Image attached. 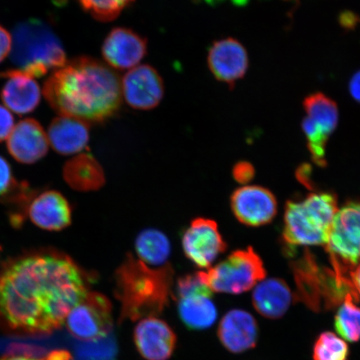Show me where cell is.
<instances>
[{
	"mask_svg": "<svg viewBox=\"0 0 360 360\" xmlns=\"http://www.w3.org/2000/svg\"><path fill=\"white\" fill-rule=\"evenodd\" d=\"M88 292L86 276L67 255H28L0 274V319L12 330L47 334L64 325Z\"/></svg>",
	"mask_w": 360,
	"mask_h": 360,
	"instance_id": "obj_1",
	"label": "cell"
},
{
	"mask_svg": "<svg viewBox=\"0 0 360 360\" xmlns=\"http://www.w3.org/2000/svg\"><path fill=\"white\" fill-rule=\"evenodd\" d=\"M43 94L58 114L89 124L112 118L123 101L119 76L89 57L76 58L55 70L45 81Z\"/></svg>",
	"mask_w": 360,
	"mask_h": 360,
	"instance_id": "obj_2",
	"label": "cell"
},
{
	"mask_svg": "<svg viewBox=\"0 0 360 360\" xmlns=\"http://www.w3.org/2000/svg\"><path fill=\"white\" fill-rule=\"evenodd\" d=\"M173 274L170 266L151 268L129 255L115 274L124 316L135 321L160 313L168 303Z\"/></svg>",
	"mask_w": 360,
	"mask_h": 360,
	"instance_id": "obj_3",
	"label": "cell"
},
{
	"mask_svg": "<svg viewBox=\"0 0 360 360\" xmlns=\"http://www.w3.org/2000/svg\"><path fill=\"white\" fill-rule=\"evenodd\" d=\"M13 64L32 78H39L66 63V53L51 26L39 20L20 22L13 31Z\"/></svg>",
	"mask_w": 360,
	"mask_h": 360,
	"instance_id": "obj_4",
	"label": "cell"
},
{
	"mask_svg": "<svg viewBox=\"0 0 360 360\" xmlns=\"http://www.w3.org/2000/svg\"><path fill=\"white\" fill-rule=\"evenodd\" d=\"M338 211L334 193H310L305 199L288 201L283 238L290 246L325 245Z\"/></svg>",
	"mask_w": 360,
	"mask_h": 360,
	"instance_id": "obj_5",
	"label": "cell"
},
{
	"mask_svg": "<svg viewBox=\"0 0 360 360\" xmlns=\"http://www.w3.org/2000/svg\"><path fill=\"white\" fill-rule=\"evenodd\" d=\"M326 247L336 276L349 278L360 262V202H348L338 210Z\"/></svg>",
	"mask_w": 360,
	"mask_h": 360,
	"instance_id": "obj_6",
	"label": "cell"
},
{
	"mask_svg": "<svg viewBox=\"0 0 360 360\" xmlns=\"http://www.w3.org/2000/svg\"><path fill=\"white\" fill-rule=\"evenodd\" d=\"M200 274L213 292L240 295L264 281L266 271L259 256L250 247L233 252L222 262Z\"/></svg>",
	"mask_w": 360,
	"mask_h": 360,
	"instance_id": "obj_7",
	"label": "cell"
},
{
	"mask_svg": "<svg viewBox=\"0 0 360 360\" xmlns=\"http://www.w3.org/2000/svg\"><path fill=\"white\" fill-rule=\"evenodd\" d=\"M65 322L68 330L76 339L98 340L111 330L112 305L105 295L89 292L68 314Z\"/></svg>",
	"mask_w": 360,
	"mask_h": 360,
	"instance_id": "obj_8",
	"label": "cell"
},
{
	"mask_svg": "<svg viewBox=\"0 0 360 360\" xmlns=\"http://www.w3.org/2000/svg\"><path fill=\"white\" fill-rule=\"evenodd\" d=\"M182 245L186 257L197 267L210 268L220 254L226 250V244L214 220L199 218L192 221L184 232Z\"/></svg>",
	"mask_w": 360,
	"mask_h": 360,
	"instance_id": "obj_9",
	"label": "cell"
},
{
	"mask_svg": "<svg viewBox=\"0 0 360 360\" xmlns=\"http://www.w3.org/2000/svg\"><path fill=\"white\" fill-rule=\"evenodd\" d=\"M125 101L134 109L148 110L159 105L165 93L163 79L154 68L138 65L129 70L121 80Z\"/></svg>",
	"mask_w": 360,
	"mask_h": 360,
	"instance_id": "obj_10",
	"label": "cell"
},
{
	"mask_svg": "<svg viewBox=\"0 0 360 360\" xmlns=\"http://www.w3.org/2000/svg\"><path fill=\"white\" fill-rule=\"evenodd\" d=\"M277 207L273 193L260 186L238 188L231 196L233 214L248 226H262L271 222L277 214Z\"/></svg>",
	"mask_w": 360,
	"mask_h": 360,
	"instance_id": "obj_11",
	"label": "cell"
},
{
	"mask_svg": "<svg viewBox=\"0 0 360 360\" xmlns=\"http://www.w3.org/2000/svg\"><path fill=\"white\" fill-rule=\"evenodd\" d=\"M208 65L216 79L233 89L245 77L249 69V56L244 45L237 39H220L210 49Z\"/></svg>",
	"mask_w": 360,
	"mask_h": 360,
	"instance_id": "obj_12",
	"label": "cell"
},
{
	"mask_svg": "<svg viewBox=\"0 0 360 360\" xmlns=\"http://www.w3.org/2000/svg\"><path fill=\"white\" fill-rule=\"evenodd\" d=\"M135 346L146 360H168L174 352L177 336L167 323L155 316L143 318L134 328Z\"/></svg>",
	"mask_w": 360,
	"mask_h": 360,
	"instance_id": "obj_13",
	"label": "cell"
},
{
	"mask_svg": "<svg viewBox=\"0 0 360 360\" xmlns=\"http://www.w3.org/2000/svg\"><path fill=\"white\" fill-rule=\"evenodd\" d=\"M147 52L146 39L125 28H116L103 44L102 55L111 69L131 70L138 66Z\"/></svg>",
	"mask_w": 360,
	"mask_h": 360,
	"instance_id": "obj_14",
	"label": "cell"
},
{
	"mask_svg": "<svg viewBox=\"0 0 360 360\" xmlns=\"http://www.w3.org/2000/svg\"><path fill=\"white\" fill-rule=\"evenodd\" d=\"M49 146L47 134L34 119L21 120L8 138V153L22 164H34L41 160L46 155Z\"/></svg>",
	"mask_w": 360,
	"mask_h": 360,
	"instance_id": "obj_15",
	"label": "cell"
},
{
	"mask_svg": "<svg viewBox=\"0 0 360 360\" xmlns=\"http://www.w3.org/2000/svg\"><path fill=\"white\" fill-rule=\"evenodd\" d=\"M220 343L229 352L241 354L255 347L259 337L257 321L250 313L232 309L222 318L218 328Z\"/></svg>",
	"mask_w": 360,
	"mask_h": 360,
	"instance_id": "obj_16",
	"label": "cell"
},
{
	"mask_svg": "<svg viewBox=\"0 0 360 360\" xmlns=\"http://www.w3.org/2000/svg\"><path fill=\"white\" fill-rule=\"evenodd\" d=\"M7 79L1 90V98L8 109L18 115L30 114L38 107L41 100V89L34 78L20 70L0 73Z\"/></svg>",
	"mask_w": 360,
	"mask_h": 360,
	"instance_id": "obj_17",
	"label": "cell"
},
{
	"mask_svg": "<svg viewBox=\"0 0 360 360\" xmlns=\"http://www.w3.org/2000/svg\"><path fill=\"white\" fill-rule=\"evenodd\" d=\"M29 215L36 226L60 231L71 224V208L65 198L57 191L41 193L31 202Z\"/></svg>",
	"mask_w": 360,
	"mask_h": 360,
	"instance_id": "obj_18",
	"label": "cell"
},
{
	"mask_svg": "<svg viewBox=\"0 0 360 360\" xmlns=\"http://www.w3.org/2000/svg\"><path fill=\"white\" fill-rule=\"evenodd\" d=\"M89 124L72 117H57L48 129L49 145L58 154H78L87 146L89 139Z\"/></svg>",
	"mask_w": 360,
	"mask_h": 360,
	"instance_id": "obj_19",
	"label": "cell"
},
{
	"mask_svg": "<svg viewBox=\"0 0 360 360\" xmlns=\"http://www.w3.org/2000/svg\"><path fill=\"white\" fill-rule=\"evenodd\" d=\"M294 300L290 287L280 278H269L256 285L252 302L259 314L269 319H281Z\"/></svg>",
	"mask_w": 360,
	"mask_h": 360,
	"instance_id": "obj_20",
	"label": "cell"
},
{
	"mask_svg": "<svg viewBox=\"0 0 360 360\" xmlns=\"http://www.w3.org/2000/svg\"><path fill=\"white\" fill-rule=\"evenodd\" d=\"M213 295H195L178 299V313L188 330H204L214 325L218 317Z\"/></svg>",
	"mask_w": 360,
	"mask_h": 360,
	"instance_id": "obj_21",
	"label": "cell"
},
{
	"mask_svg": "<svg viewBox=\"0 0 360 360\" xmlns=\"http://www.w3.org/2000/svg\"><path fill=\"white\" fill-rule=\"evenodd\" d=\"M64 177L72 188L79 191H96L105 183L101 166L89 154L79 155L68 161Z\"/></svg>",
	"mask_w": 360,
	"mask_h": 360,
	"instance_id": "obj_22",
	"label": "cell"
},
{
	"mask_svg": "<svg viewBox=\"0 0 360 360\" xmlns=\"http://www.w3.org/2000/svg\"><path fill=\"white\" fill-rule=\"evenodd\" d=\"M309 119L325 136L330 138L339 123V109L337 103L326 94L318 92L309 94L303 102Z\"/></svg>",
	"mask_w": 360,
	"mask_h": 360,
	"instance_id": "obj_23",
	"label": "cell"
},
{
	"mask_svg": "<svg viewBox=\"0 0 360 360\" xmlns=\"http://www.w3.org/2000/svg\"><path fill=\"white\" fill-rule=\"evenodd\" d=\"M170 243L165 233L157 229H146L136 238L135 250L139 259L150 267L159 266L168 260L170 255Z\"/></svg>",
	"mask_w": 360,
	"mask_h": 360,
	"instance_id": "obj_24",
	"label": "cell"
},
{
	"mask_svg": "<svg viewBox=\"0 0 360 360\" xmlns=\"http://www.w3.org/2000/svg\"><path fill=\"white\" fill-rule=\"evenodd\" d=\"M359 297L349 292L340 305L335 317V330L349 342L360 340V307L356 304Z\"/></svg>",
	"mask_w": 360,
	"mask_h": 360,
	"instance_id": "obj_25",
	"label": "cell"
},
{
	"mask_svg": "<svg viewBox=\"0 0 360 360\" xmlns=\"http://www.w3.org/2000/svg\"><path fill=\"white\" fill-rule=\"evenodd\" d=\"M349 345L335 333H321L315 341L313 349L314 360H348Z\"/></svg>",
	"mask_w": 360,
	"mask_h": 360,
	"instance_id": "obj_26",
	"label": "cell"
},
{
	"mask_svg": "<svg viewBox=\"0 0 360 360\" xmlns=\"http://www.w3.org/2000/svg\"><path fill=\"white\" fill-rule=\"evenodd\" d=\"M84 10L101 22L114 20L135 0H78Z\"/></svg>",
	"mask_w": 360,
	"mask_h": 360,
	"instance_id": "obj_27",
	"label": "cell"
},
{
	"mask_svg": "<svg viewBox=\"0 0 360 360\" xmlns=\"http://www.w3.org/2000/svg\"><path fill=\"white\" fill-rule=\"evenodd\" d=\"M195 295H213V291L202 280L200 272L180 278L176 285L178 299Z\"/></svg>",
	"mask_w": 360,
	"mask_h": 360,
	"instance_id": "obj_28",
	"label": "cell"
},
{
	"mask_svg": "<svg viewBox=\"0 0 360 360\" xmlns=\"http://www.w3.org/2000/svg\"><path fill=\"white\" fill-rule=\"evenodd\" d=\"M17 186L13 179L11 165L0 156V196L7 195Z\"/></svg>",
	"mask_w": 360,
	"mask_h": 360,
	"instance_id": "obj_29",
	"label": "cell"
},
{
	"mask_svg": "<svg viewBox=\"0 0 360 360\" xmlns=\"http://www.w3.org/2000/svg\"><path fill=\"white\" fill-rule=\"evenodd\" d=\"M15 128V119L7 108L0 105V143L10 136Z\"/></svg>",
	"mask_w": 360,
	"mask_h": 360,
	"instance_id": "obj_30",
	"label": "cell"
},
{
	"mask_svg": "<svg viewBox=\"0 0 360 360\" xmlns=\"http://www.w3.org/2000/svg\"><path fill=\"white\" fill-rule=\"evenodd\" d=\"M233 178H235L237 182L246 184L254 178L255 169L253 165L248 163V162L243 161L238 163L233 167Z\"/></svg>",
	"mask_w": 360,
	"mask_h": 360,
	"instance_id": "obj_31",
	"label": "cell"
},
{
	"mask_svg": "<svg viewBox=\"0 0 360 360\" xmlns=\"http://www.w3.org/2000/svg\"><path fill=\"white\" fill-rule=\"evenodd\" d=\"M12 47V37L10 33L0 25V63L4 60L8 53H11Z\"/></svg>",
	"mask_w": 360,
	"mask_h": 360,
	"instance_id": "obj_32",
	"label": "cell"
},
{
	"mask_svg": "<svg viewBox=\"0 0 360 360\" xmlns=\"http://www.w3.org/2000/svg\"><path fill=\"white\" fill-rule=\"evenodd\" d=\"M340 24L342 28L347 30H354L360 22V18L353 12L345 11L340 13Z\"/></svg>",
	"mask_w": 360,
	"mask_h": 360,
	"instance_id": "obj_33",
	"label": "cell"
},
{
	"mask_svg": "<svg viewBox=\"0 0 360 360\" xmlns=\"http://www.w3.org/2000/svg\"><path fill=\"white\" fill-rule=\"evenodd\" d=\"M349 91L354 101L360 103V70L355 72L349 83Z\"/></svg>",
	"mask_w": 360,
	"mask_h": 360,
	"instance_id": "obj_34",
	"label": "cell"
},
{
	"mask_svg": "<svg viewBox=\"0 0 360 360\" xmlns=\"http://www.w3.org/2000/svg\"><path fill=\"white\" fill-rule=\"evenodd\" d=\"M351 283L355 292L360 296V263L349 274Z\"/></svg>",
	"mask_w": 360,
	"mask_h": 360,
	"instance_id": "obj_35",
	"label": "cell"
},
{
	"mask_svg": "<svg viewBox=\"0 0 360 360\" xmlns=\"http://www.w3.org/2000/svg\"><path fill=\"white\" fill-rule=\"evenodd\" d=\"M0 360H37V359H30V358H27V357H20V356L16 357L15 356V357L2 358V359H0ZM40 360H44V359H40Z\"/></svg>",
	"mask_w": 360,
	"mask_h": 360,
	"instance_id": "obj_36",
	"label": "cell"
},
{
	"mask_svg": "<svg viewBox=\"0 0 360 360\" xmlns=\"http://www.w3.org/2000/svg\"><path fill=\"white\" fill-rule=\"evenodd\" d=\"M249 1L250 0H232V2L238 6H245Z\"/></svg>",
	"mask_w": 360,
	"mask_h": 360,
	"instance_id": "obj_37",
	"label": "cell"
},
{
	"mask_svg": "<svg viewBox=\"0 0 360 360\" xmlns=\"http://www.w3.org/2000/svg\"><path fill=\"white\" fill-rule=\"evenodd\" d=\"M285 1L297 2V3H298V0H285Z\"/></svg>",
	"mask_w": 360,
	"mask_h": 360,
	"instance_id": "obj_38",
	"label": "cell"
}]
</instances>
